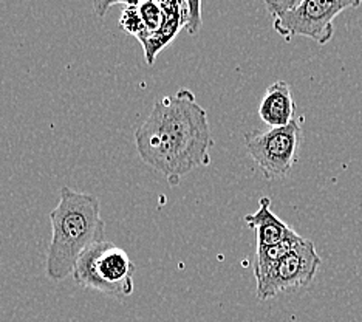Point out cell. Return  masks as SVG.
Instances as JSON below:
<instances>
[{"label":"cell","instance_id":"obj_2","mask_svg":"<svg viewBox=\"0 0 362 322\" xmlns=\"http://www.w3.org/2000/svg\"><path fill=\"white\" fill-rule=\"evenodd\" d=\"M52 242L48 245L45 272L59 282L75 271L81 254L104 241L105 222L101 217L100 198L64 186L59 203L50 212Z\"/></svg>","mask_w":362,"mask_h":322},{"label":"cell","instance_id":"obj_12","mask_svg":"<svg viewBox=\"0 0 362 322\" xmlns=\"http://www.w3.org/2000/svg\"><path fill=\"white\" fill-rule=\"evenodd\" d=\"M138 10H139V14H141L144 27H146L144 36L153 35V33H156L163 27L164 13H163V8H161L160 2H153V0H143V2H138Z\"/></svg>","mask_w":362,"mask_h":322},{"label":"cell","instance_id":"obj_11","mask_svg":"<svg viewBox=\"0 0 362 322\" xmlns=\"http://www.w3.org/2000/svg\"><path fill=\"white\" fill-rule=\"evenodd\" d=\"M178 10L181 27L191 36H195L202 28V2L200 0H180Z\"/></svg>","mask_w":362,"mask_h":322},{"label":"cell","instance_id":"obj_10","mask_svg":"<svg viewBox=\"0 0 362 322\" xmlns=\"http://www.w3.org/2000/svg\"><path fill=\"white\" fill-rule=\"evenodd\" d=\"M302 241H303V237L296 234L277 245L267 246V248H257L256 259H254V277L257 279V277L265 275L269 268H273L279 260L284 259L288 253H291Z\"/></svg>","mask_w":362,"mask_h":322},{"label":"cell","instance_id":"obj_8","mask_svg":"<svg viewBox=\"0 0 362 322\" xmlns=\"http://www.w3.org/2000/svg\"><path fill=\"white\" fill-rule=\"evenodd\" d=\"M296 104L291 87L285 81H276L271 84L259 104V117L268 124L269 129L285 127L296 117Z\"/></svg>","mask_w":362,"mask_h":322},{"label":"cell","instance_id":"obj_14","mask_svg":"<svg viewBox=\"0 0 362 322\" xmlns=\"http://www.w3.org/2000/svg\"><path fill=\"white\" fill-rule=\"evenodd\" d=\"M298 2L299 0H276V2H265V6L269 16L274 21L281 18L285 13L293 10V8L298 5Z\"/></svg>","mask_w":362,"mask_h":322},{"label":"cell","instance_id":"obj_13","mask_svg":"<svg viewBox=\"0 0 362 322\" xmlns=\"http://www.w3.org/2000/svg\"><path fill=\"white\" fill-rule=\"evenodd\" d=\"M118 23L121 30L127 31L129 35L135 36L136 39L143 38L146 35V27H144L141 14H139V10H138V2H129L124 6Z\"/></svg>","mask_w":362,"mask_h":322},{"label":"cell","instance_id":"obj_4","mask_svg":"<svg viewBox=\"0 0 362 322\" xmlns=\"http://www.w3.org/2000/svg\"><path fill=\"white\" fill-rule=\"evenodd\" d=\"M300 138L302 118H294L285 127L250 132L245 135V146L263 177L281 180L291 172L298 161Z\"/></svg>","mask_w":362,"mask_h":322},{"label":"cell","instance_id":"obj_7","mask_svg":"<svg viewBox=\"0 0 362 322\" xmlns=\"http://www.w3.org/2000/svg\"><path fill=\"white\" fill-rule=\"evenodd\" d=\"M245 223L251 229L256 231L257 248L273 246L298 234L291 226H288L284 220L279 219L276 214L271 211L269 197L260 198L257 211L245 216Z\"/></svg>","mask_w":362,"mask_h":322},{"label":"cell","instance_id":"obj_9","mask_svg":"<svg viewBox=\"0 0 362 322\" xmlns=\"http://www.w3.org/2000/svg\"><path fill=\"white\" fill-rule=\"evenodd\" d=\"M160 5L164 13L163 27L156 33H153V35H147V36H143L141 39H138L139 44L143 45V50H144V61L149 65L155 62L156 56H158L161 50L177 38L180 30H183V27H181V19H180L178 2L168 0V2H160Z\"/></svg>","mask_w":362,"mask_h":322},{"label":"cell","instance_id":"obj_6","mask_svg":"<svg viewBox=\"0 0 362 322\" xmlns=\"http://www.w3.org/2000/svg\"><path fill=\"white\" fill-rule=\"evenodd\" d=\"M320 263L322 259L317 254L315 243L303 237L291 253L256 279L257 297L260 301H267L282 292L308 287L315 280Z\"/></svg>","mask_w":362,"mask_h":322},{"label":"cell","instance_id":"obj_15","mask_svg":"<svg viewBox=\"0 0 362 322\" xmlns=\"http://www.w3.org/2000/svg\"><path fill=\"white\" fill-rule=\"evenodd\" d=\"M126 4L127 2H95V10L100 16H104L107 8L115 6V5H126Z\"/></svg>","mask_w":362,"mask_h":322},{"label":"cell","instance_id":"obj_5","mask_svg":"<svg viewBox=\"0 0 362 322\" xmlns=\"http://www.w3.org/2000/svg\"><path fill=\"white\" fill-rule=\"evenodd\" d=\"M358 6L359 0H299L293 10L273 21V28L285 40L305 36L325 45L334 35L333 22L337 16Z\"/></svg>","mask_w":362,"mask_h":322},{"label":"cell","instance_id":"obj_3","mask_svg":"<svg viewBox=\"0 0 362 322\" xmlns=\"http://www.w3.org/2000/svg\"><path fill=\"white\" fill-rule=\"evenodd\" d=\"M134 275L135 263L129 254L107 241L82 253L73 271L78 285L115 297H129L134 293Z\"/></svg>","mask_w":362,"mask_h":322},{"label":"cell","instance_id":"obj_1","mask_svg":"<svg viewBox=\"0 0 362 322\" xmlns=\"http://www.w3.org/2000/svg\"><path fill=\"white\" fill-rule=\"evenodd\" d=\"M212 146L208 112L187 88L156 99L149 117L135 130L139 159L170 186H178L194 169L211 164Z\"/></svg>","mask_w":362,"mask_h":322}]
</instances>
